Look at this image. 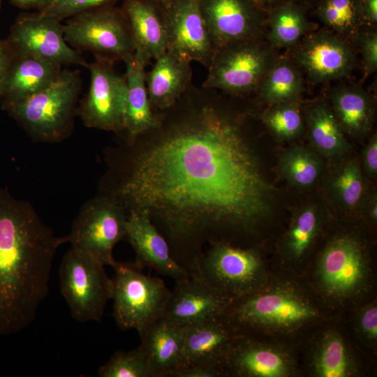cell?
<instances>
[{
    "instance_id": "obj_43",
    "label": "cell",
    "mask_w": 377,
    "mask_h": 377,
    "mask_svg": "<svg viewBox=\"0 0 377 377\" xmlns=\"http://www.w3.org/2000/svg\"><path fill=\"white\" fill-rule=\"evenodd\" d=\"M15 6L24 10H34L43 11L53 1V0H10Z\"/></svg>"
},
{
    "instance_id": "obj_49",
    "label": "cell",
    "mask_w": 377,
    "mask_h": 377,
    "mask_svg": "<svg viewBox=\"0 0 377 377\" xmlns=\"http://www.w3.org/2000/svg\"><path fill=\"white\" fill-rule=\"evenodd\" d=\"M311 1H318L319 2L320 0H311Z\"/></svg>"
},
{
    "instance_id": "obj_19",
    "label": "cell",
    "mask_w": 377,
    "mask_h": 377,
    "mask_svg": "<svg viewBox=\"0 0 377 377\" xmlns=\"http://www.w3.org/2000/svg\"><path fill=\"white\" fill-rule=\"evenodd\" d=\"M175 281L163 317L179 325L223 313L233 300L190 276Z\"/></svg>"
},
{
    "instance_id": "obj_10",
    "label": "cell",
    "mask_w": 377,
    "mask_h": 377,
    "mask_svg": "<svg viewBox=\"0 0 377 377\" xmlns=\"http://www.w3.org/2000/svg\"><path fill=\"white\" fill-rule=\"evenodd\" d=\"M271 64L269 53L256 38L236 41L216 50L202 87L246 94L257 88Z\"/></svg>"
},
{
    "instance_id": "obj_29",
    "label": "cell",
    "mask_w": 377,
    "mask_h": 377,
    "mask_svg": "<svg viewBox=\"0 0 377 377\" xmlns=\"http://www.w3.org/2000/svg\"><path fill=\"white\" fill-rule=\"evenodd\" d=\"M323 161L312 149L295 146L283 153L279 168L282 176L293 186L300 189L313 187L323 171Z\"/></svg>"
},
{
    "instance_id": "obj_7",
    "label": "cell",
    "mask_w": 377,
    "mask_h": 377,
    "mask_svg": "<svg viewBox=\"0 0 377 377\" xmlns=\"http://www.w3.org/2000/svg\"><path fill=\"white\" fill-rule=\"evenodd\" d=\"M67 43L79 52L89 51L95 59L126 61L135 53L128 20L121 8L93 9L68 18L64 24Z\"/></svg>"
},
{
    "instance_id": "obj_13",
    "label": "cell",
    "mask_w": 377,
    "mask_h": 377,
    "mask_svg": "<svg viewBox=\"0 0 377 377\" xmlns=\"http://www.w3.org/2000/svg\"><path fill=\"white\" fill-rule=\"evenodd\" d=\"M168 48L209 68L216 48L200 8V0H176L163 6Z\"/></svg>"
},
{
    "instance_id": "obj_30",
    "label": "cell",
    "mask_w": 377,
    "mask_h": 377,
    "mask_svg": "<svg viewBox=\"0 0 377 377\" xmlns=\"http://www.w3.org/2000/svg\"><path fill=\"white\" fill-rule=\"evenodd\" d=\"M269 13L272 44L279 47L296 44L306 30L308 24L302 7L293 0H286Z\"/></svg>"
},
{
    "instance_id": "obj_35",
    "label": "cell",
    "mask_w": 377,
    "mask_h": 377,
    "mask_svg": "<svg viewBox=\"0 0 377 377\" xmlns=\"http://www.w3.org/2000/svg\"><path fill=\"white\" fill-rule=\"evenodd\" d=\"M336 200L347 209L357 206L362 198L364 184L358 161L351 160L339 169L332 182Z\"/></svg>"
},
{
    "instance_id": "obj_15",
    "label": "cell",
    "mask_w": 377,
    "mask_h": 377,
    "mask_svg": "<svg viewBox=\"0 0 377 377\" xmlns=\"http://www.w3.org/2000/svg\"><path fill=\"white\" fill-rule=\"evenodd\" d=\"M200 8L216 50L257 38L263 24L264 12L252 0H200Z\"/></svg>"
},
{
    "instance_id": "obj_31",
    "label": "cell",
    "mask_w": 377,
    "mask_h": 377,
    "mask_svg": "<svg viewBox=\"0 0 377 377\" xmlns=\"http://www.w3.org/2000/svg\"><path fill=\"white\" fill-rule=\"evenodd\" d=\"M313 369L321 377H347L355 371L348 348L341 337L329 332L321 339L313 362Z\"/></svg>"
},
{
    "instance_id": "obj_9",
    "label": "cell",
    "mask_w": 377,
    "mask_h": 377,
    "mask_svg": "<svg viewBox=\"0 0 377 377\" xmlns=\"http://www.w3.org/2000/svg\"><path fill=\"white\" fill-rule=\"evenodd\" d=\"M126 208L114 197L99 196L87 201L64 237L72 248L89 253L104 265L113 267L114 245L126 236Z\"/></svg>"
},
{
    "instance_id": "obj_45",
    "label": "cell",
    "mask_w": 377,
    "mask_h": 377,
    "mask_svg": "<svg viewBox=\"0 0 377 377\" xmlns=\"http://www.w3.org/2000/svg\"><path fill=\"white\" fill-rule=\"evenodd\" d=\"M264 13H268L272 8L286 0H252Z\"/></svg>"
},
{
    "instance_id": "obj_24",
    "label": "cell",
    "mask_w": 377,
    "mask_h": 377,
    "mask_svg": "<svg viewBox=\"0 0 377 377\" xmlns=\"http://www.w3.org/2000/svg\"><path fill=\"white\" fill-rule=\"evenodd\" d=\"M149 62L140 53L125 61L126 100L124 131L133 141L141 134L158 127L159 117L151 106L145 82V67Z\"/></svg>"
},
{
    "instance_id": "obj_36",
    "label": "cell",
    "mask_w": 377,
    "mask_h": 377,
    "mask_svg": "<svg viewBox=\"0 0 377 377\" xmlns=\"http://www.w3.org/2000/svg\"><path fill=\"white\" fill-rule=\"evenodd\" d=\"M100 377H151L140 348L117 351L98 371Z\"/></svg>"
},
{
    "instance_id": "obj_5",
    "label": "cell",
    "mask_w": 377,
    "mask_h": 377,
    "mask_svg": "<svg viewBox=\"0 0 377 377\" xmlns=\"http://www.w3.org/2000/svg\"><path fill=\"white\" fill-rule=\"evenodd\" d=\"M113 316L123 330L140 332L162 317L170 295L163 281L145 274L134 263L116 262L112 267Z\"/></svg>"
},
{
    "instance_id": "obj_27",
    "label": "cell",
    "mask_w": 377,
    "mask_h": 377,
    "mask_svg": "<svg viewBox=\"0 0 377 377\" xmlns=\"http://www.w3.org/2000/svg\"><path fill=\"white\" fill-rule=\"evenodd\" d=\"M306 121L310 141L318 153L327 158H337L346 154L350 146L332 110L322 102L305 107Z\"/></svg>"
},
{
    "instance_id": "obj_3",
    "label": "cell",
    "mask_w": 377,
    "mask_h": 377,
    "mask_svg": "<svg viewBox=\"0 0 377 377\" xmlns=\"http://www.w3.org/2000/svg\"><path fill=\"white\" fill-rule=\"evenodd\" d=\"M82 82L78 69L63 68L46 88L24 99L3 103L2 108L34 140L60 142L73 131Z\"/></svg>"
},
{
    "instance_id": "obj_32",
    "label": "cell",
    "mask_w": 377,
    "mask_h": 377,
    "mask_svg": "<svg viewBox=\"0 0 377 377\" xmlns=\"http://www.w3.org/2000/svg\"><path fill=\"white\" fill-rule=\"evenodd\" d=\"M318 208L307 205L294 216L284 240L285 251L294 260L300 259L314 241L320 227Z\"/></svg>"
},
{
    "instance_id": "obj_41",
    "label": "cell",
    "mask_w": 377,
    "mask_h": 377,
    "mask_svg": "<svg viewBox=\"0 0 377 377\" xmlns=\"http://www.w3.org/2000/svg\"><path fill=\"white\" fill-rule=\"evenodd\" d=\"M363 165L367 173L376 177L377 174V136L374 134L364 148Z\"/></svg>"
},
{
    "instance_id": "obj_12",
    "label": "cell",
    "mask_w": 377,
    "mask_h": 377,
    "mask_svg": "<svg viewBox=\"0 0 377 377\" xmlns=\"http://www.w3.org/2000/svg\"><path fill=\"white\" fill-rule=\"evenodd\" d=\"M114 64L98 59L89 63V88L77 114L88 128L119 133L124 131L126 82Z\"/></svg>"
},
{
    "instance_id": "obj_23",
    "label": "cell",
    "mask_w": 377,
    "mask_h": 377,
    "mask_svg": "<svg viewBox=\"0 0 377 377\" xmlns=\"http://www.w3.org/2000/svg\"><path fill=\"white\" fill-rule=\"evenodd\" d=\"M123 10L130 26L135 52L149 62L167 51L163 6L154 0H125Z\"/></svg>"
},
{
    "instance_id": "obj_46",
    "label": "cell",
    "mask_w": 377,
    "mask_h": 377,
    "mask_svg": "<svg viewBox=\"0 0 377 377\" xmlns=\"http://www.w3.org/2000/svg\"><path fill=\"white\" fill-rule=\"evenodd\" d=\"M369 215L370 219L376 222L377 220V198L376 195L374 194L369 202Z\"/></svg>"
},
{
    "instance_id": "obj_22",
    "label": "cell",
    "mask_w": 377,
    "mask_h": 377,
    "mask_svg": "<svg viewBox=\"0 0 377 377\" xmlns=\"http://www.w3.org/2000/svg\"><path fill=\"white\" fill-rule=\"evenodd\" d=\"M191 63L167 50L155 59L151 69L146 71L148 97L154 112L174 105L192 83Z\"/></svg>"
},
{
    "instance_id": "obj_6",
    "label": "cell",
    "mask_w": 377,
    "mask_h": 377,
    "mask_svg": "<svg viewBox=\"0 0 377 377\" xmlns=\"http://www.w3.org/2000/svg\"><path fill=\"white\" fill-rule=\"evenodd\" d=\"M210 243L190 276L233 300L263 288L265 270L256 250L235 247L224 241Z\"/></svg>"
},
{
    "instance_id": "obj_33",
    "label": "cell",
    "mask_w": 377,
    "mask_h": 377,
    "mask_svg": "<svg viewBox=\"0 0 377 377\" xmlns=\"http://www.w3.org/2000/svg\"><path fill=\"white\" fill-rule=\"evenodd\" d=\"M316 12L325 25L343 34L353 32L364 22L361 0H320Z\"/></svg>"
},
{
    "instance_id": "obj_40",
    "label": "cell",
    "mask_w": 377,
    "mask_h": 377,
    "mask_svg": "<svg viewBox=\"0 0 377 377\" xmlns=\"http://www.w3.org/2000/svg\"><path fill=\"white\" fill-rule=\"evenodd\" d=\"M360 328L369 339H377V307L371 304L366 307L360 316Z\"/></svg>"
},
{
    "instance_id": "obj_39",
    "label": "cell",
    "mask_w": 377,
    "mask_h": 377,
    "mask_svg": "<svg viewBox=\"0 0 377 377\" xmlns=\"http://www.w3.org/2000/svg\"><path fill=\"white\" fill-rule=\"evenodd\" d=\"M224 374L219 367L197 365L179 367L173 371L169 377H218Z\"/></svg>"
},
{
    "instance_id": "obj_17",
    "label": "cell",
    "mask_w": 377,
    "mask_h": 377,
    "mask_svg": "<svg viewBox=\"0 0 377 377\" xmlns=\"http://www.w3.org/2000/svg\"><path fill=\"white\" fill-rule=\"evenodd\" d=\"M126 236L135 252L134 263L149 267L175 280L189 276L171 256L169 245L146 210H131L126 223Z\"/></svg>"
},
{
    "instance_id": "obj_42",
    "label": "cell",
    "mask_w": 377,
    "mask_h": 377,
    "mask_svg": "<svg viewBox=\"0 0 377 377\" xmlns=\"http://www.w3.org/2000/svg\"><path fill=\"white\" fill-rule=\"evenodd\" d=\"M13 58V52L6 40L0 39V99L3 82Z\"/></svg>"
},
{
    "instance_id": "obj_44",
    "label": "cell",
    "mask_w": 377,
    "mask_h": 377,
    "mask_svg": "<svg viewBox=\"0 0 377 377\" xmlns=\"http://www.w3.org/2000/svg\"><path fill=\"white\" fill-rule=\"evenodd\" d=\"M364 22L375 25L377 22V0H361Z\"/></svg>"
},
{
    "instance_id": "obj_47",
    "label": "cell",
    "mask_w": 377,
    "mask_h": 377,
    "mask_svg": "<svg viewBox=\"0 0 377 377\" xmlns=\"http://www.w3.org/2000/svg\"><path fill=\"white\" fill-rule=\"evenodd\" d=\"M163 6H168L176 0H154Z\"/></svg>"
},
{
    "instance_id": "obj_28",
    "label": "cell",
    "mask_w": 377,
    "mask_h": 377,
    "mask_svg": "<svg viewBox=\"0 0 377 377\" xmlns=\"http://www.w3.org/2000/svg\"><path fill=\"white\" fill-rule=\"evenodd\" d=\"M257 88L272 105L297 101L302 92V78L288 60L280 59L271 64Z\"/></svg>"
},
{
    "instance_id": "obj_34",
    "label": "cell",
    "mask_w": 377,
    "mask_h": 377,
    "mask_svg": "<svg viewBox=\"0 0 377 377\" xmlns=\"http://www.w3.org/2000/svg\"><path fill=\"white\" fill-rule=\"evenodd\" d=\"M263 119L273 134L282 140L295 138L304 129V119L297 101L272 105L264 113Z\"/></svg>"
},
{
    "instance_id": "obj_14",
    "label": "cell",
    "mask_w": 377,
    "mask_h": 377,
    "mask_svg": "<svg viewBox=\"0 0 377 377\" xmlns=\"http://www.w3.org/2000/svg\"><path fill=\"white\" fill-rule=\"evenodd\" d=\"M367 274L363 247L350 236L332 239L320 256L318 281L324 292L334 298H345L357 293L364 284Z\"/></svg>"
},
{
    "instance_id": "obj_48",
    "label": "cell",
    "mask_w": 377,
    "mask_h": 377,
    "mask_svg": "<svg viewBox=\"0 0 377 377\" xmlns=\"http://www.w3.org/2000/svg\"><path fill=\"white\" fill-rule=\"evenodd\" d=\"M1 2H2V0H0V9H1Z\"/></svg>"
},
{
    "instance_id": "obj_4",
    "label": "cell",
    "mask_w": 377,
    "mask_h": 377,
    "mask_svg": "<svg viewBox=\"0 0 377 377\" xmlns=\"http://www.w3.org/2000/svg\"><path fill=\"white\" fill-rule=\"evenodd\" d=\"M224 314L240 334L259 329L292 330L318 315L301 295L282 288H261L234 299Z\"/></svg>"
},
{
    "instance_id": "obj_16",
    "label": "cell",
    "mask_w": 377,
    "mask_h": 377,
    "mask_svg": "<svg viewBox=\"0 0 377 377\" xmlns=\"http://www.w3.org/2000/svg\"><path fill=\"white\" fill-rule=\"evenodd\" d=\"M239 335L224 313L185 325L178 368L204 365L222 369V364Z\"/></svg>"
},
{
    "instance_id": "obj_25",
    "label": "cell",
    "mask_w": 377,
    "mask_h": 377,
    "mask_svg": "<svg viewBox=\"0 0 377 377\" xmlns=\"http://www.w3.org/2000/svg\"><path fill=\"white\" fill-rule=\"evenodd\" d=\"M62 69L63 66L52 61L13 53L1 88V103L36 94L54 82Z\"/></svg>"
},
{
    "instance_id": "obj_18",
    "label": "cell",
    "mask_w": 377,
    "mask_h": 377,
    "mask_svg": "<svg viewBox=\"0 0 377 377\" xmlns=\"http://www.w3.org/2000/svg\"><path fill=\"white\" fill-rule=\"evenodd\" d=\"M295 60L316 82L342 78L354 68L351 47L341 38L318 33L306 38L295 52Z\"/></svg>"
},
{
    "instance_id": "obj_38",
    "label": "cell",
    "mask_w": 377,
    "mask_h": 377,
    "mask_svg": "<svg viewBox=\"0 0 377 377\" xmlns=\"http://www.w3.org/2000/svg\"><path fill=\"white\" fill-rule=\"evenodd\" d=\"M360 45L363 57L365 74L369 75L377 68V35L374 31H366L360 36Z\"/></svg>"
},
{
    "instance_id": "obj_37",
    "label": "cell",
    "mask_w": 377,
    "mask_h": 377,
    "mask_svg": "<svg viewBox=\"0 0 377 377\" xmlns=\"http://www.w3.org/2000/svg\"><path fill=\"white\" fill-rule=\"evenodd\" d=\"M117 0H53L42 13L60 21L93 9L114 6Z\"/></svg>"
},
{
    "instance_id": "obj_2",
    "label": "cell",
    "mask_w": 377,
    "mask_h": 377,
    "mask_svg": "<svg viewBox=\"0 0 377 377\" xmlns=\"http://www.w3.org/2000/svg\"><path fill=\"white\" fill-rule=\"evenodd\" d=\"M64 243L29 202L0 188V335L17 333L34 321Z\"/></svg>"
},
{
    "instance_id": "obj_11",
    "label": "cell",
    "mask_w": 377,
    "mask_h": 377,
    "mask_svg": "<svg viewBox=\"0 0 377 377\" xmlns=\"http://www.w3.org/2000/svg\"><path fill=\"white\" fill-rule=\"evenodd\" d=\"M6 41L15 54L35 57L61 66L87 68L89 64L80 52L66 41L61 21L42 12L19 15Z\"/></svg>"
},
{
    "instance_id": "obj_1",
    "label": "cell",
    "mask_w": 377,
    "mask_h": 377,
    "mask_svg": "<svg viewBox=\"0 0 377 377\" xmlns=\"http://www.w3.org/2000/svg\"><path fill=\"white\" fill-rule=\"evenodd\" d=\"M157 112L159 125L149 130L155 140L114 198L159 220L172 257L190 274L203 242H215L226 228L249 229L270 214L274 188L218 90L191 83Z\"/></svg>"
},
{
    "instance_id": "obj_26",
    "label": "cell",
    "mask_w": 377,
    "mask_h": 377,
    "mask_svg": "<svg viewBox=\"0 0 377 377\" xmlns=\"http://www.w3.org/2000/svg\"><path fill=\"white\" fill-rule=\"evenodd\" d=\"M332 110L343 133L360 137L370 131L374 106L369 94L355 85L335 89L331 95Z\"/></svg>"
},
{
    "instance_id": "obj_8",
    "label": "cell",
    "mask_w": 377,
    "mask_h": 377,
    "mask_svg": "<svg viewBox=\"0 0 377 377\" xmlns=\"http://www.w3.org/2000/svg\"><path fill=\"white\" fill-rule=\"evenodd\" d=\"M104 265L93 256L72 248L59 268L61 293L73 317L80 322L101 321L113 283Z\"/></svg>"
},
{
    "instance_id": "obj_20",
    "label": "cell",
    "mask_w": 377,
    "mask_h": 377,
    "mask_svg": "<svg viewBox=\"0 0 377 377\" xmlns=\"http://www.w3.org/2000/svg\"><path fill=\"white\" fill-rule=\"evenodd\" d=\"M225 374L248 377H284L293 370L283 351L261 343L249 335H239L223 364Z\"/></svg>"
},
{
    "instance_id": "obj_21",
    "label": "cell",
    "mask_w": 377,
    "mask_h": 377,
    "mask_svg": "<svg viewBox=\"0 0 377 377\" xmlns=\"http://www.w3.org/2000/svg\"><path fill=\"white\" fill-rule=\"evenodd\" d=\"M139 347L145 355L151 377H169L181 362L184 326L163 316L139 332Z\"/></svg>"
}]
</instances>
